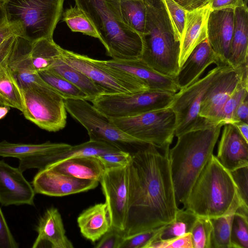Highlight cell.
Masks as SVG:
<instances>
[{"label":"cell","instance_id":"cell-36","mask_svg":"<svg viewBox=\"0 0 248 248\" xmlns=\"http://www.w3.org/2000/svg\"><path fill=\"white\" fill-rule=\"evenodd\" d=\"M231 243V248H248V206L244 204L234 214Z\"/></svg>","mask_w":248,"mask_h":248},{"label":"cell","instance_id":"cell-17","mask_svg":"<svg viewBox=\"0 0 248 248\" xmlns=\"http://www.w3.org/2000/svg\"><path fill=\"white\" fill-rule=\"evenodd\" d=\"M23 171L13 167L3 160H0V203L12 205H33L35 192L25 179Z\"/></svg>","mask_w":248,"mask_h":248},{"label":"cell","instance_id":"cell-10","mask_svg":"<svg viewBox=\"0 0 248 248\" xmlns=\"http://www.w3.org/2000/svg\"><path fill=\"white\" fill-rule=\"evenodd\" d=\"M230 67L225 64L217 65L202 78L174 94L172 102L168 107L175 115L174 136L178 137L192 130L216 125L208 123L199 116L200 107L208 88Z\"/></svg>","mask_w":248,"mask_h":248},{"label":"cell","instance_id":"cell-48","mask_svg":"<svg viewBox=\"0 0 248 248\" xmlns=\"http://www.w3.org/2000/svg\"><path fill=\"white\" fill-rule=\"evenodd\" d=\"M24 33L21 23L17 20H9L0 28V46L10 37L17 34Z\"/></svg>","mask_w":248,"mask_h":248},{"label":"cell","instance_id":"cell-3","mask_svg":"<svg viewBox=\"0 0 248 248\" xmlns=\"http://www.w3.org/2000/svg\"><path fill=\"white\" fill-rule=\"evenodd\" d=\"M242 204L246 205L231 172L213 154L194 184L183 208L211 218L234 213Z\"/></svg>","mask_w":248,"mask_h":248},{"label":"cell","instance_id":"cell-33","mask_svg":"<svg viewBox=\"0 0 248 248\" xmlns=\"http://www.w3.org/2000/svg\"><path fill=\"white\" fill-rule=\"evenodd\" d=\"M62 20L72 31L82 33L97 38L102 42L101 37L90 18L82 9L76 5L64 10Z\"/></svg>","mask_w":248,"mask_h":248},{"label":"cell","instance_id":"cell-13","mask_svg":"<svg viewBox=\"0 0 248 248\" xmlns=\"http://www.w3.org/2000/svg\"><path fill=\"white\" fill-rule=\"evenodd\" d=\"M127 166L106 169L99 181L111 226L122 232L125 229L128 212Z\"/></svg>","mask_w":248,"mask_h":248},{"label":"cell","instance_id":"cell-6","mask_svg":"<svg viewBox=\"0 0 248 248\" xmlns=\"http://www.w3.org/2000/svg\"><path fill=\"white\" fill-rule=\"evenodd\" d=\"M64 0H7L9 20L18 21L29 41L53 38Z\"/></svg>","mask_w":248,"mask_h":248},{"label":"cell","instance_id":"cell-38","mask_svg":"<svg viewBox=\"0 0 248 248\" xmlns=\"http://www.w3.org/2000/svg\"><path fill=\"white\" fill-rule=\"evenodd\" d=\"M248 80L240 79L235 89L225 103L221 110L218 124L223 126L232 124L235 111L240 103L248 98Z\"/></svg>","mask_w":248,"mask_h":248},{"label":"cell","instance_id":"cell-35","mask_svg":"<svg viewBox=\"0 0 248 248\" xmlns=\"http://www.w3.org/2000/svg\"><path fill=\"white\" fill-rule=\"evenodd\" d=\"M41 78L64 99H83L88 101L86 95L66 79L51 69L38 72Z\"/></svg>","mask_w":248,"mask_h":248},{"label":"cell","instance_id":"cell-39","mask_svg":"<svg viewBox=\"0 0 248 248\" xmlns=\"http://www.w3.org/2000/svg\"><path fill=\"white\" fill-rule=\"evenodd\" d=\"M212 232L210 218L198 216L190 232L193 248H211Z\"/></svg>","mask_w":248,"mask_h":248},{"label":"cell","instance_id":"cell-30","mask_svg":"<svg viewBox=\"0 0 248 248\" xmlns=\"http://www.w3.org/2000/svg\"><path fill=\"white\" fill-rule=\"evenodd\" d=\"M9 59L0 63V105L22 112L24 108L23 94L9 65Z\"/></svg>","mask_w":248,"mask_h":248},{"label":"cell","instance_id":"cell-34","mask_svg":"<svg viewBox=\"0 0 248 248\" xmlns=\"http://www.w3.org/2000/svg\"><path fill=\"white\" fill-rule=\"evenodd\" d=\"M197 217V215L188 209L178 208L174 219L164 225L160 239L173 238L190 232Z\"/></svg>","mask_w":248,"mask_h":248},{"label":"cell","instance_id":"cell-32","mask_svg":"<svg viewBox=\"0 0 248 248\" xmlns=\"http://www.w3.org/2000/svg\"><path fill=\"white\" fill-rule=\"evenodd\" d=\"M117 147L103 142L89 140L81 144L72 146L68 150L55 155L52 163L70 157L98 156L106 153L120 151Z\"/></svg>","mask_w":248,"mask_h":248},{"label":"cell","instance_id":"cell-22","mask_svg":"<svg viewBox=\"0 0 248 248\" xmlns=\"http://www.w3.org/2000/svg\"><path fill=\"white\" fill-rule=\"evenodd\" d=\"M212 63L223 64L206 38L194 49L174 78L179 90L199 80L206 68Z\"/></svg>","mask_w":248,"mask_h":248},{"label":"cell","instance_id":"cell-47","mask_svg":"<svg viewBox=\"0 0 248 248\" xmlns=\"http://www.w3.org/2000/svg\"><path fill=\"white\" fill-rule=\"evenodd\" d=\"M21 37L25 38L23 33L14 34L0 46V63L9 58Z\"/></svg>","mask_w":248,"mask_h":248},{"label":"cell","instance_id":"cell-25","mask_svg":"<svg viewBox=\"0 0 248 248\" xmlns=\"http://www.w3.org/2000/svg\"><path fill=\"white\" fill-rule=\"evenodd\" d=\"M46 167L78 178L99 182L106 169L97 156L70 157L53 163Z\"/></svg>","mask_w":248,"mask_h":248},{"label":"cell","instance_id":"cell-9","mask_svg":"<svg viewBox=\"0 0 248 248\" xmlns=\"http://www.w3.org/2000/svg\"><path fill=\"white\" fill-rule=\"evenodd\" d=\"M109 119L122 131L142 143L153 145L163 152L169 151L176 125L175 115L170 108Z\"/></svg>","mask_w":248,"mask_h":248},{"label":"cell","instance_id":"cell-28","mask_svg":"<svg viewBox=\"0 0 248 248\" xmlns=\"http://www.w3.org/2000/svg\"><path fill=\"white\" fill-rule=\"evenodd\" d=\"M107 0L119 21L141 36L146 17L144 0Z\"/></svg>","mask_w":248,"mask_h":248},{"label":"cell","instance_id":"cell-12","mask_svg":"<svg viewBox=\"0 0 248 248\" xmlns=\"http://www.w3.org/2000/svg\"><path fill=\"white\" fill-rule=\"evenodd\" d=\"M175 93L148 90L132 94H102L92 105L109 119L134 116L169 107Z\"/></svg>","mask_w":248,"mask_h":248},{"label":"cell","instance_id":"cell-43","mask_svg":"<svg viewBox=\"0 0 248 248\" xmlns=\"http://www.w3.org/2000/svg\"><path fill=\"white\" fill-rule=\"evenodd\" d=\"M148 248H193L190 232L170 239H159Z\"/></svg>","mask_w":248,"mask_h":248},{"label":"cell","instance_id":"cell-49","mask_svg":"<svg viewBox=\"0 0 248 248\" xmlns=\"http://www.w3.org/2000/svg\"><path fill=\"white\" fill-rule=\"evenodd\" d=\"M247 0H211V11L233 9L247 5Z\"/></svg>","mask_w":248,"mask_h":248},{"label":"cell","instance_id":"cell-24","mask_svg":"<svg viewBox=\"0 0 248 248\" xmlns=\"http://www.w3.org/2000/svg\"><path fill=\"white\" fill-rule=\"evenodd\" d=\"M248 8L247 5L234 9V30L228 65L236 71L248 64Z\"/></svg>","mask_w":248,"mask_h":248},{"label":"cell","instance_id":"cell-18","mask_svg":"<svg viewBox=\"0 0 248 248\" xmlns=\"http://www.w3.org/2000/svg\"><path fill=\"white\" fill-rule=\"evenodd\" d=\"M234 22V9L230 8L211 11L208 19L207 38L223 64L228 65Z\"/></svg>","mask_w":248,"mask_h":248},{"label":"cell","instance_id":"cell-15","mask_svg":"<svg viewBox=\"0 0 248 248\" xmlns=\"http://www.w3.org/2000/svg\"><path fill=\"white\" fill-rule=\"evenodd\" d=\"M99 183L96 180L68 175L46 167L39 170L33 179L32 184L36 193L62 197L93 189L98 186Z\"/></svg>","mask_w":248,"mask_h":248},{"label":"cell","instance_id":"cell-21","mask_svg":"<svg viewBox=\"0 0 248 248\" xmlns=\"http://www.w3.org/2000/svg\"><path fill=\"white\" fill-rule=\"evenodd\" d=\"M211 2L198 9L186 12L184 29L180 42L179 68L194 49L207 38V21Z\"/></svg>","mask_w":248,"mask_h":248},{"label":"cell","instance_id":"cell-2","mask_svg":"<svg viewBox=\"0 0 248 248\" xmlns=\"http://www.w3.org/2000/svg\"><path fill=\"white\" fill-rule=\"evenodd\" d=\"M220 124L186 132L169 151L177 204H184L200 173L213 154Z\"/></svg>","mask_w":248,"mask_h":248},{"label":"cell","instance_id":"cell-46","mask_svg":"<svg viewBox=\"0 0 248 248\" xmlns=\"http://www.w3.org/2000/svg\"><path fill=\"white\" fill-rule=\"evenodd\" d=\"M18 243L14 238L0 207V248H18Z\"/></svg>","mask_w":248,"mask_h":248},{"label":"cell","instance_id":"cell-51","mask_svg":"<svg viewBox=\"0 0 248 248\" xmlns=\"http://www.w3.org/2000/svg\"><path fill=\"white\" fill-rule=\"evenodd\" d=\"M186 11H192L203 7L211 0H173Z\"/></svg>","mask_w":248,"mask_h":248},{"label":"cell","instance_id":"cell-1","mask_svg":"<svg viewBox=\"0 0 248 248\" xmlns=\"http://www.w3.org/2000/svg\"><path fill=\"white\" fill-rule=\"evenodd\" d=\"M169 151L162 154L149 144L131 154L127 166L128 212L124 237L165 225L174 219L178 206Z\"/></svg>","mask_w":248,"mask_h":248},{"label":"cell","instance_id":"cell-41","mask_svg":"<svg viewBox=\"0 0 248 248\" xmlns=\"http://www.w3.org/2000/svg\"><path fill=\"white\" fill-rule=\"evenodd\" d=\"M173 31L177 41L180 42L184 27L186 11L173 0H163Z\"/></svg>","mask_w":248,"mask_h":248},{"label":"cell","instance_id":"cell-16","mask_svg":"<svg viewBox=\"0 0 248 248\" xmlns=\"http://www.w3.org/2000/svg\"><path fill=\"white\" fill-rule=\"evenodd\" d=\"M239 79V74L232 67L224 72L205 93L201 105L199 116L211 124H219L222 108Z\"/></svg>","mask_w":248,"mask_h":248},{"label":"cell","instance_id":"cell-7","mask_svg":"<svg viewBox=\"0 0 248 248\" xmlns=\"http://www.w3.org/2000/svg\"><path fill=\"white\" fill-rule=\"evenodd\" d=\"M64 102L66 111L86 129L90 140L108 143L131 154L147 145L122 131L87 101L67 99Z\"/></svg>","mask_w":248,"mask_h":248},{"label":"cell","instance_id":"cell-50","mask_svg":"<svg viewBox=\"0 0 248 248\" xmlns=\"http://www.w3.org/2000/svg\"><path fill=\"white\" fill-rule=\"evenodd\" d=\"M239 122L248 124V97L240 103L235 111L232 124Z\"/></svg>","mask_w":248,"mask_h":248},{"label":"cell","instance_id":"cell-20","mask_svg":"<svg viewBox=\"0 0 248 248\" xmlns=\"http://www.w3.org/2000/svg\"><path fill=\"white\" fill-rule=\"evenodd\" d=\"M216 156L230 171L248 166V141L232 124H224Z\"/></svg>","mask_w":248,"mask_h":248},{"label":"cell","instance_id":"cell-42","mask_svg":"<svg viewBox=\"0 0 248 248\" xmlns=\"http://www.w3.org/2000/svg\"><path fill=\"white\" fill-rule=\"evenodd\" d=\"M97 157L102 161L106 169H108L127 166L131 160V154L120 150L106 153Z\"/></svg>","mask_w":248,"mask_h":248},{"label":"cell","instance_id":"cell-44","mask_svg":"<svg viewBox=\"0 0 248 248\" xmlns=\"http://www.w3.org/2000/svg\"><path fill=\"white\" fill-rule=\"evenodd\" d=\"M230 172L242 201L248 206V166Z\"/></svg>","mask_w":248,"mask_h":248},{"label":"cell","instance_id":"cell-52","mask_svg":"<svg viewBox=\"0 0 248 248\" xmlns=\"http://www.w3.org/2000/svg\"><path fill=\"white\" fill-rule=\"evenodd\" d=\"M6 0H0V28L9 21L6 10Z\"/></svg>","mask_w":248,"mask_h":248},{"label":"cell","instance_id":"cell-19","mask_svg":"<svg viewBox=\"0 0 248 248\" xmlns=\"http://www.w3.org/2000/svg\"><path fill=\"white\" fill-rule=\"evenodd\" d=\"M107 67L130 74L144 82L151 90L162 91L175 93L179 91L174 78L161 75L140 59L136 60H99Z\"/></svg>","mask_w":248,"mask_h":248},{"label":"cell","instance_id":"cell-23","mask_svg":"<svg viewBox=\"0 0 248 248\" xmlns=\"http://www.w3.org/2000/svg\"><path fill=\"white\" fill-rule=\"evenodd\" d=\"M37 236L32 248H73L65 234L61 215L57 208L47 209L40 218L36 228Z\"/></svg>","mask_w":248,"mask_h":248},{"label":"cell","instance_id":"cell-26","mask_svg":"<svg viewBox=\"0 0 248 248\" xmlns=\"http://www.w3.org/2000/svg\"><path fill=\"white\" fill-rule=\"evenodd\" d=\"M77 222L85 238L93 242L99 240L111 227L107 204L100 203L90 206L78 216Z\"/></svg>","mask_w":248,"mask_h":248},{"label":"cell","instance_id":"cell-40","mask_svg":"<svg viewBox=\"0 0 248 248\" xmlns=\"http://www.w3.org/2000/svg\"><path fill=\"white\" fill-rule=\"evenodd\" d=\"M164 226L124 237L119 248H148L151 244L160 239Z\"/></svg>","mask_w":248,"mask_h":248},{"label":"cell","instance_id":"cell-37","mask_svg":"<svg viewBox=\"0 0 248 248\" xmlns=\"http://www.w3.org/2000/svg\"><path fill=\"white\" fill-rule=\"evenodd\" d=\"M234 213L211 218V248H231V232Z\"/></svg>","mask_w":248,"mask_h":248},{"label":"cell","instance_id":"cell-4","mask_svg":"<svg viewBox=\"0 0 248 248\" xmlns=\"http://www.w3.org/2000/svg\"><path fill=\"white\" fill-rule=\"evenodd\" d=\"M144 1L146 17L140 59L158 73L174 78L179 70L180 42L163 0Z\"/></svg>","mask_w":248,"mask_h":248},{"label":"cell","instance_id":"cell-5","mask_svg":"<svg viewBox=\"0 0 248 248\" xmlns=\"http://www.w3.org/2000/svg\"><path fill=\"white\" fill-rule=\"evenodd\" d=\"M93 23L106 54L112 59H140L141 36L119 21L107 0H74Z\"/></svg>","mask_w":248,"mask_h":248},{"label":"cell","instance_id":"cell-31","mask_svg":"<svg viewBox=\"0 0 248 248\" xmlns=\"http://www.w3.org/2000/svg\"><path fill=\"white\" fill-rule=\"evenodd\" d=\"M56 72L77 87L91 102L97 96L105 93L104 90L97 85L86 75L64 62L62 57L58 59L50 69Z\"/></svg>","mask_w":248,"mask_h":248},{"label":"cell","instance_id":"cell-27","mask_svg":"<svg viewBox=\"0 0 248 248\" xmlns=\"http://www.w3.org/2000/svg\"><path fill=\"white\" fill-rule=\"evenodd\" d=\"M30 41L21 37L11 54L9 65L20 87L47 83L34 69L28 55Z\"/></svg>","mask_w":248,"mask_h":248},{"label":"cell","instance_id":"cell-8","mask_svg":"<svg viewBox=\"0 0 248 248\" xmlns=\"http://www.w3.org/2000/svg\"><path fill=\"white\" fill-rule=\"evenodd\" d=\"M23 97L25 118L49 132L62 129L67 113L64 98L48 84L20 87Z\"/></svg>","mask_w":248,"mask_h":248},{"label":"cell","instance_id":"cell-14","mask_svg":"<svg viewBox=\"0 0 248 248\" xmlns=\"http://www.w3.org/2000/svg\"><path fill=\"white\" fill-rule=\"evenodd\" d=\"M72 145L50 141L40 144L0 142V156L19 159L18 168L23 172L31 169L42 170L51 164L52 155L69 149Z\"/></svg>","mask_w":248,"mask_h":248},{"label":"cell","instance_id":"cell-53","mask_svg":"<svg viewBox=\"0 0 248 248\" xmlns=\"http://www.w3.org/2000/svg\"><path fill=\"white\" fill-rule=\"evenodd\" d=\"M232 124L236 127L245 140L248 141V124L244 122H239Z\"/></svg>","mask_w":248,"mask_h":248},{"label":"cell","instance_id":"cell-45","mask_svg":"<svg viewBox=\"0 0 248 248\" xmlns=\"http://www.w3.org/2000/svg\"><path fill=\"white\" fill-rule=\"evenodd\" d=\"M123 232L113 227L106 232L94 246L95 248H119L124 238Z\"/></svg>","mask_w":248,"mask_h":248},{"label":"cell","instance_id":"cell-29","mask_svg":"<svg viewBox=\"0 0 248 248\" xmlns=\"http://www.w3.org/2000/svg\"><path fill=\"white\" fill-rule=\"evenodd\" d=\"M62 49L53 38H42L30 41L28 55L33 68L38 73L50 69L62 57Z\"/></svg>","mask_w":248,"mask_h":248},{"label":"cell","instance_id":"cell-54","mask_svg":"<svg viewBox=\"0 0 248 248\" xmlns=\"http://www.w3.org/2000/svg\"><path fill=\"white\" fill-rule=\"evenodd\" d=\"M9 111V107L0 106V120L2 119L7 115Z\"/></svg>","mask_w":248,"mask_h":248},{"label":"cell","instance_id":"cell-11","mask_svg":"<svg viewBox=\"0 0 248 248\" xmlns=\"http://www.w3.org/2000/svg\"><path fill=\"white\" fill-rule=\"evenodd\" d=\"M62 59L86 75L105 94H132L150 90L144 82L132 75L104 65L87 56L62 48Z\"/></svg>","mask_w":248,"mask_h":248}]
</instances>
